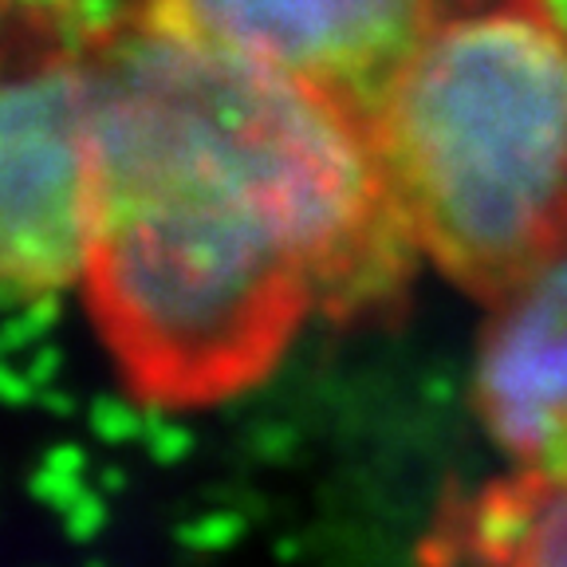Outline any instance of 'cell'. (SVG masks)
I'll return each mask as SVG.
<instances>
[{
	"instance_id": "obj_1",
	"label": "cell",
	"mask_w": 567,
	"mask_h": 567,
	"mask_svg": "<svg viewBox=\"0 0 567 567\" xmlns=\"http://www.w3.org/2000/svg\"><path fill=\"white\" fill-rule=\"evenodd\" d=\"M83 55L103 162L83 296L134 399L225 402L316 308L399 300L422 252L351 111L134 17Z\"/></svg>"
},
{
	"instance_id": "obj_2",
	"label": "cell",
	"mask_w": 567,
	"mask_h": 567,
	"mask_svg": "<svg viewBox=\"0 0 567 567\" xmlns=\"http://www.w3.org/2000/svg\"><path fill=\"white\" fill-rule=\"evenodd\" d=\"M417 252L501 303L567 260V0H450L374 111Z\"/></svg>"
},
{
	"instance_id": "obj_3",
	"label": "cell",
	"mask_w": 567,
	"mask_h": 567,
	"mask_svg": "<svg viewBox=\"0 0 567 567\" xmlns=\"http://www.w3.org/2000/svg\"><path fill=\"white\" fill-rule=\"evenodd\" d=\"M103 209L87 55L35 40L0 95V268L12 296L83 284Z\"/></svg>"
},
{
	"instance_id": "obj_4",
	"label": "cell",
	"mask_w": 567,
	"mask_h": 567,
	"mask_svg": "<svg viewBox=\"0 0 567 567\" xmlns=\"http://www.w3.org/2000/svg\"><path fill=\"white\" fill-rule=\"evenodd\" d=\"M450 0H134V20L303 83L371 126Z\"/></svg>"
},
{
	"instance_id": "obj_5",
	"label": "cell",
	"mask_w": 567,
	"mask_h": 567,
	"mask_svg": "<svg viewBox=\"0 0 567 567\" xmlns=\"http://www.w3.org/2000/svg\"><path fill=\"white\" fill-rule=\"evenodd\" d=\"M473 406L516 473L567 477V260L493 303Z\"/></svg>"
},
{
	"instance_id": "obj_6",
	"label": "cell",
	"mask_w": 567,
	"mask_h": 567,
	"mask_svg": "<svg viewBox=\"0 0 567 567\" xmlns=\"http://www.w3.org/2000/svg\"><path fill=\"white\" fill-rule=\"evenodd\" d=\"M470 551L488 567H567V477L516 473L473 505Z\"/></svg>"
},
{
	"instance_id": "obj_7",
	"label": "cell",
	"mask_w": 567,
	"mask_h": 567,
	"mask_svg": "<svg viewBox=\"0 0 567 567\" xmlns=\"http://www.w3.org/2000/svg\"><path fill=\"white\" fill-rule=\"evenodd\" d=\"M4 4L12 17H24L35 40L75 48V52L95 48L103 35L131 20V9L118 0H4Z\"/></svg>"
}]
</instances>
